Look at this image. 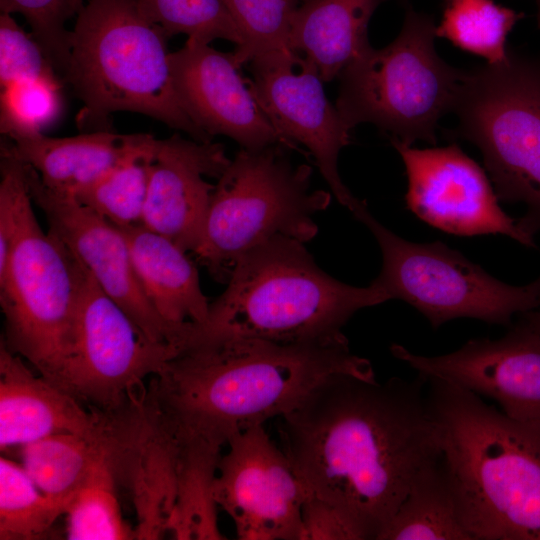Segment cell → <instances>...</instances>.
<instances>
[{
  "mask_svg": "<svg viewBox=\"0 0 540 540\" xmlns=\"http://www.w3.org/2000/svg\"><path fill=\"white\" fill-rule=\"evenodd\" d=\"M434 20L409 9L398 36L371 47L339 75L336 108L352 129L371 123L407 145L436 143L442 116L452 111L464 71L447 64L434 46Z\"/></svg>",
  "mask_w": 540,
  "mask_h": 540,
  "instance_id": "obj_7",
  "label": "cell"
},
{
  "mask_svg": "<svg viewBox=\"0 0 540 540\" xmlns=\"http://www.w3.org/2000/svg\"><path fill=\"white\" fill-rule=\"evenodd\" d=\"M177 493L167 535L179 540H221L215 479L221 446L199 437L178 438Z\"/></svg>",
  "mask_w": 540,
  "mask_h": 540,
  "instance_id": "obj_25",
  "label": "cell"
},
{
  "mask_svg": "<svg viewBox=\"0 0 540 540\" xmlns=\"http://www.w3.org/2000/svg\"><path fill=\"white\" fill-rule=\"evenodd\" d=\"M242 37L239 65L262 53L288 49L291 22L302 0H223Z\"/></svg>",
  "mask_w": 540,
  "mask_h": 540,
  "instance_id": "obj_32",
  "label": "cell"
},
{
  "mask_svg": "<svg viewBox=\"0 0 540 540\" xmlns=\"http://www.w3.org/2000/svg\"><path fill=\"white\" fill-rule=\"evenodd\" d=\"M32 35V34H31ZM12 14H0V87L35 78L59 77L37 40Z\"/></svg>",
  "mask_w": 540,
  "mask_h": 540,
  "instance_id": "obj_35",
  "label": "cell"
},
{
  "mask_svg": "<svg viewBox=\"0 0 540 540\" xmlns=\"http://www.w3.org/2000/svg\"><path fill=\"white\" fill-rule=\"evenodd\" d=\"M119 229L141 287L158 314L173 325L203 323L210 302L188 252L143 224Z\"/></svg>",
  "mask_w": 540,
  "mask_h": 540,
  "instance_id": "obj_22",
  "label": "cell"
},
{
  "mask_svg": "<svg viewBox=\"0 0 540 540\" xmlns=\"http://www.w3.org/2000/svg\"><path fill=\"white\" fill-rule=\"evenodd\" d=\"M33 204L25 179L15 239L0 274L1 340L55 384L70 344L82 264L53 233L43 231Z\"/></svg>",
  "mask_w": 540,
  "mask_h": 540,
  "instance_id": "obj_9",
  "label": "cell"
},
{
  "mask_svg": "<svg viewBox=\"0 0 540 540\" xmlns=\"http://www.w3.org/2000/svg\"><path fill=\"white\" fill-rule=\"evenodd\" d=\"M59 77L20 80L1 88L0 131L13 139L43 134L60 116Z\"/></svg>",
  "mask_w": 540,
  "mask_h": 540,
  "instance_id": "obj_33",
  "label": "cell"
},
{
  "mask_svg": "<svg viewBox=\"0 0 540 540\" xmlns=\"http://www.w3.org/2000/svg\"><path fill=\"white\" fill-rule=\"evenodd\" d=\"M214 485L216 502L240 540H303L308 492L263 425L229 439Z\"/></svg>",
  "mask_w": 540,
  "mask_h": 540,
  "instance_id": "obj_13",
  "label": "cell"
},
{
  "mask_svg": "<svg viewBox=\"0 0 540 540\" xmlns=\"http://www.w3.org/2000/svg\"><path fill=\"white\" fill-rule=\"evenodd\" d=\"M120 436L117 473L131 489L135 539H161L176 501L180 444L146 387L128 411Z\"/></svg>",
  "mask_w": 540,
  "mask_h": 540,
  "instance_id": "obj_19",
  "label": "cell"
},
{
  "mask_svg": "<svg viewBox=\"0 0 540 540\" xmlns=\"http://www.w3.org/2000/svg\"><path fill=\"white\" fill-rule=\"evenodd\" d=\"M427 383L441 460L473 540H540V423L456 385Z\"/></svg>",
  "mask_w": 540,
  "mask_h": 540,
  "instance_id": "obj_3",
  "label": "cell"
},
{
  "mask_svg": "<svg viewBox=\"0 0 540 540\" xmlns=\"http://www.w3.org/2000/svg\"><path fill=\"white\" fill-rule=\"evenodd\" d=\"M521 318L523 323L540 334V305L529 312L521 314Z\"/></svg>",
  "mask_w": 540,
  "mask_h": 540,
  "instance_id": "obj_37",
  "label": "cell"
},
{
  "mask_svg": "<svg viewBox=\"0 0 540 540\" xmlns=\"http://www.w3.org/2000/svg\"><path fill=\"white\" fill-rule=\"evenodd\" d=\"M145 15L169 39L185 34L211 43L225 39L241 45V34L223 0H137Z\"/></svg>",
  "mask_w": 540,
  "mask_h": 540,
  "instance_id": "obj_31",
  "label": "cell"
},
{
  "mask_svg": "<svg viewBox=\"0 0 540 540\" xmlns=\"http://www.w3.org/2000/svg\"><path fill=\"white\" fill-rule=\"evenodd\" d=\"M84 0H0L1 12L21 14L32 36L42 47L55 70L63 75L69 56L66 23L77 17Z\"/></svg>",
  "mask_w": 540,
  "mask_h": 540,
  "instance_id": "obj_34",
  "label": "cell"
},
{
  "mask_svg": "<svg viewBox=\"0 0 540 540\" xmlns=\"http://www.w3.org/2000/svg\"><path fill=\"white\" fill-rule=\"evenodd\" d=\"M154 151L125 161L73 197L118 228L143 224Z\"/></svg>",
  "mask_w": 540,
  "mask_h": 540,
  "instance_id": "obj_30",
  "label": "cell"
},
{
  "mask_svg": "<svg viewBox=\"0 0 540 540\" xmlns=\"http://www.w3.org/2000/svg\"><path fill=\"white\" fill-rule=\"evenodd\" d=\"M167 41L137 0H87L70 30L62 75L82 103L77 127L84 132L111 130V115L128 111L198 142H212L177 96Z\"/></svg>",
  "mask_w": 540,
  "mask_h": 540,
  "instance_id": "obj_5",
  "label": "cell"
},
{
  "mask_svg": "<svg viewBox=\"0 0 540 540\" xmlns=\"http://www.w3.org/2000/svg\"><path fill=\"white\" fill-rule=\"evenodd\" d=\"M303 540H362L363 529L340 508L308 495L302 509Z\"/></svg>",
  "mask_w": 540,
  "mask_h": 540,
  "instance_id": "obj_36",
  "label": "cell"
},
{
  "mask_svg": "<svg viewBox=\"0 0 540 540\" xmlns=\"http://www.w3.org/2000/svg\"><path fill=\"white\" fill-rule=\"evenodd\" d=\"M12 153L31 166L45 186L75 196L125 161L155 150L157 140L147 133L120 134L112 130L70 137L38 134L6 138Z\"/></svg>",
  "mask_w": 540,
  "mask_h": 540,
  "instance_id": "obj_21",
  "label": "cell"
},
{
  "mask_svg": "<svg viewBox=\"0 0 540 540\" xmlns=\"http://www.w3.org/2000/svg\"><path fill=\"white\" fill-rule=\"evenodd\" d=\"M230 161L220 143L188 140L179 134L157 140L143 225L185 252H194L215 187L205 176L219 178Z\"/></svg>",
  "mask_w": 540,
  "mask_h": 540,
  "instance_id": "obj_18",
  "label": "cell"
},
{
  "mask_svg": "<svg viewBox=\"0 0 540 540\" xmlns=\"http://www.w3.org/2000/svg\"><path fill=\"white\" fill-rule=\"evenodd\" d=\"M120 423L100 435L59 433L20 446L21 465L37 487L64 507L94 466L119 448Z\"/></svg>",
  "mask_w": 540,
  "mask_h": 540,
  "instance_id": "obj_24",
  "label": "cell"
},
{
  "mask_svg": "<svg viewBox=\"0 0 540 540\" xmlns=\"http://www.w3.org/2000/svg\"><path fill=\"white\" fill-rule=\"evenodd\" d=\"M453 136L480 150L499 201L526 208L521 226L540 231V60L508 51L464 71Z\"/></svg>",
  "mask_w": 540,
  "mask_h": 540,
  "instance_id": "obj_8",
  "label": "cell"
},
{
  "mask_svg": "<svg viewBox=\"0 0 540 540\" xmlns=\"http://www.w3.org/2000/svg\"><path fill=\"white\" fill-rule=\"evenodd\" d=\"M391 353L426 380L489 397L507 416L540 423V334L522 321L499 339H471L440 356L418 355L399 344Z\"/></svg>",
  "mask_w": 540,
  "mask_h": 540,
  "instance_id": "obj_16",
  "label": "cell"
},
{
  "mask_svg": "<svg viewBox=\"0 0 540 540\" xmlns=\"http://www.w3.org/2000/svg\"><path fill=\"white\" fill-rule=\"evenodd\" d=\"M385 0H302L294 13L289 48L317 67L323 82L340 73L372 46L368 24Z\"/></svg>",
  "mask_w": 540,
  "mask_h": 540,
  "instance_id": "obj_23",
  "label": "cell"
},
{
  "mask_svg": "<svg viewBox=\"0 0 540 540\" xmlns=\"http://www.w3.org/2000/svg\"><path fill=\"white\" fill-rule=\"evenodd\" d=\"M390 142L405 166L406 206L419 219L454 235L502 234L536 247L534 235L503 211L484 170L456 143L418 149Z\"/></svg>",
  "mask_w": 540,
  "mask_h": 540,
  "instance_id": "obj_14",
  "label": "cell"
},
{
  "mask_svg": "<svg viewBox=\"0 0 540 540\" xmlns=\"http://www.w3.org/2000/svg\"><path fill=\"white\" fill-rule=\"evenodd\" d=\"M535 5H536V10H537V23H538V27L540 28V0H533Z\"/></svg>",
  "mask_w": 540,
  "mask_h": 540,
  "instance_id": "obj_38",
  "label": "cell"
},
{
  "mask_svg": "<svg viewBox=\"0 0 540 540\" xmlns=\"http://www.w3.org/2000/svg\"><path fill=\"white\" fill-rule=\"evenodd\" d=\"M249 63L252 91L275 128L308 150L342 206L353 215L365 207L339 175L338 156L350 143L352 128L327 99L315 64L290 48L262 53Z\"/></svg>",
  "mask_w": 540,
  "mask_h": 540,
  "instance_id": "obj_12",
  "label": "cell"
},
{
  "mask_svg": "<svg viewBox=\"0 0 540 540\" xmlns=\"http://www.w3.org/2000/svg\"><path fill=\"white\" fill-rule=\"evenodd\" d=\"M426 382L335 375L281 417L283 451L308 495L340 508L367 539H377L418 475L441 457Z\"/></svg>",
  "mask_w": 540,
  "mask_h": 540,
  "instance_id": "obj_1",
  "label": "cell"
},
{
  "mask_svg": "<svg viewBox=\"0 0 540 540\" xmlns=\"http://www.w3.org/2000/svg\"><path fill=\"white\" fill-rule=\"evenodd\" d=\"M452 1H455V0H452Z\"/></svg>",
  "mask_w": 540,
  "mask_h": 540,
  "instance_id": "obj_39",
  "label": "cell"
},
{
  "mask_svg": "<svg viewBox=\"0 0 540 540\" xmlns=\"http://www.w3.org/2000/svg\"><path fill=\"white\" fill-rule=\"evenodd\" d=\"M374 381L348 340L279 343L240 338L187 349L150 378L146 394L178 438L222 446L234 435L295 410L328 378Z\"/></svg>",
  "mask_w": 540,
  "mask_h": 540,
  "instance_id": "obj_2",
  "label": "cell"
},
{
  "mask_svg": "<svg viewBox=\"0 0 540 540\" xmlns=\"http://www.w3.org/2000/svg\"><path fill=\"white\" fill-rule=\"evenodd\" d=\"M116 452L105 456L75 491L65 507L69 540L135 539L122 518L116 494Z\"/></svg>",
  "mask_w": 540,
  "mask_h": 540,
  "instance_id": "obj_27",
  "label": "cell"
},
{
  "mask_svg": "<svg viewBox=\"0 0 540 540\" xmlns=\"http://www.w3.org/2000/svg\"><path fill=\"white\" fill-rule=\"evenodd\" d=\"M288 149L241 148L218 178L193 253L219 282L227 283L239 259L267 241L304 243L317 234L313 217L329 206L331 195L311 188L312 168L295 165Z\"/></svg>",
  "mask_w": 540,
  "mask_h": 540,
  "instance_id": "obj_6",
  "label": "cell"
},
{
  "mask_svg": "<svg viewBox=\"0 0 540 540\" xmlns=\"http://www.w3.org/2000/svg\"><path fill=\"white\" fill-rule=\"evenodd\" d=\"M376 540H473L441 457L418 475Z\"/></svg>",
  "mask_w": 540,
  "mask_h": 540,
  "instance_id": "obj_26",
  "label": "cell"
},
{
  "mask_svg": "<svg viewBox=\"0 0 540 540\" xmlns=\"http://www.w3.org/2000/svg\"><path fill=\"white\" fill-rule=\"evenodd\" d=\"M374 235L382 268L372 281L388 300L400 299L416 308L437 328L457 318L509 324L513 316L540 305V277L515 286L440 241L414 243L377 221L367 206L353 215Z\"/></svg>",
  "mask_w": 540,
  "mask_h": 540,
  "instance_id": "obj_10",
  "label": "cell"
},
{
  "mask_svg": "<svg viewBox=\"0 0 540 540\" xmlns=\"http://www.w3.org/2000/svg\"><path fill=\"white\" fill-rule=\"evenodd\" d=\"M64 507L44 494L23 466L0 458V539L46 538Z\"/></svg>",
  "mask_w": 540,
  "mask_h": 540,
  "instance_id": "obj_29",
  "label": "cell"
},
{
  "mask_svg": "<svg viewBox=\"0 0 540 540\" xmlns=\"http://www.w3.org/2000/svg\"><path fill=\"white\" fill-rule=\"evenodd\" d=\"M22 163L32 201L45 215L48 230L150 340L172 344L180 352L188 322L173 325L151 305L135 272L123 232L75 197L45 186L38 173Z\"/></svg>",
  "mask_w": 540,
  "mask_h": 540,
  "instance_id": "obj_15",
  "label": "cell"
},
{
  "mask_svg": "<svg viewBox=\"0 0 540 540\" xmlns=\"http://www.w3.org/2000/svg\"><path fill=\"white\" fill-rule=\"evenodd\" d=\"M388 301L374 282L345 284L324 272L303 246L286 237L242 256L203 323L190 322L184 351L231 339L279 343L345 340L343 326L360 309Z\"/></svg>",
  "mask_w": 540,
  "mask_h": 540,
  "instance_id": "obj_4",
  "label": "cell"
},
{
  "mask_svg": "<svg viewBox=\"0 0 540 540\" xmlns=\"http://www.w3.org/2000/svg\"><path fill=\"white\" fill-rule=\"evenodd\" d=\"M522 17L523 13L493 0H455L436 26V36L487 63H498L507 57V36Z\"/></svg>",
  "mask_w": 540,
  "mask_h": 540,
  "instance_id": "obj_28",
  "label": "cell"
},
{
  "mask_svg": "<svg viewBox=\"0 0 540 540\" xmlns=\"http://www.w3.org/2000/svg\"><path fill=\"white\" fill-rule=\"evenodd\" d=\"M169 64L183 108L212 138L224 135L248 150L282 144L304 153L272 124L233 53L188 38L181 49L170 52Z\"/></svg>",
  "mask_w": 540,
  "mask_h": 540,
  "instance_id": "obj_17",
  "label": "cell"
},
{
  "mask_svg": "<svg viewBox=\"0 0 540 540\" xmlns=\"http://www.w3.org/2000/svg\"><path fill=\"white\" fill-rule=\"evenodd\" d=\"M179 353L150 340L82 264L70 344L55 385L91 411L117 417L145 388L144 380Z\"/></svg>",
  "mask_w": 540,
  "mask_h": 540,
  "instance_id": "obj_11",
  "label": "cell"
},
{
  "mask_svg": "<svg viewBox=\"0 0 540 540\" xmlns=\"http://www.w3.org/2000/svg\"><path fill=\"white\" fill-rule=\"evenodd\" d=\"M0 342V449L59 434L100 435L116 419L102 416L45 377Z\"/></svg>",
  "mask_w": 540,
  "mask_h": 540,
  "instance_id": "obj_20",
  "label": "cell"
}]
</instances>
